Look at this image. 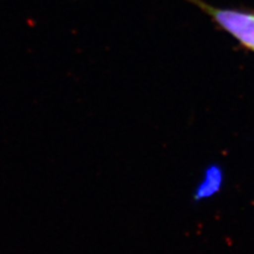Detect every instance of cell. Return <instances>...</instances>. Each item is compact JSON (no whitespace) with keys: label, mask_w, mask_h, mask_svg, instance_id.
I'll return each instance as SVG.
<instances>
[{"label":"cell","mask_w":254,"mask_h":254,"mask_svg":"<svg viewBox=\"0 0 254 254\" xmlns=\"http://www.w3.org/2000/svg\"><path fill=\"white\" fill-rule=\"evenodd\" d=\"M186 1L199 7L243 46L254 52V13L219 9L204 2L203 0H186Z\"/></svg>","instance_id":"1"}]
</instances>
